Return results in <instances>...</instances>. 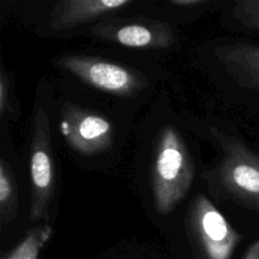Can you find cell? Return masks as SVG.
Returning a JSON list of instances; mask_svg holds the SVG:
<instances>
[{
    "label": "cell",
    "mask_w": 259,
    "mask_h": 259,
    "mask_svg": "<svg viewBox=\"0 0 259 259\" xmlns=\"http://www.w3.org/2000/svg\"><path fill=\"white\" fill-rule=\"evenodd\" d=\"M214 53L238 85L259 91V46L230 43L215 47Z\"/></svg>",
    "instance_id": "9c48e42d"
},
{
    "label": "cell",
    "mask_w": 259,
    "mask_h": 259,
    "mask_svg": "<svg viewBox=\"0 0 259 259\" xmlns=\"http://www.w3.org/2000/svg\"><path fill=\"white\" fill-rule=\"evenodd\" d=\"M187 235L197 259H232L239 233L204 195H197L186 217Z\"/></svg>",
    "instance_id": "3957f363"
},
{
    "label": "cell",
    "mask_w": 259,
    "mask_h": 259,
    "mask_svg": "<svg viewBox=\"0 0 259 259\" xmlns=\"http://www.w3.org/2000/svg\"><path fill=\"white\" fill-rule=\"evenodd\" d=\"M52 227L47 224V222L35 225L28 230L23 239L3 259H38L40 250L52 237Z\"/></svg>",
    "instance_id": "30bf717a"
},
{
    "label": "cell",
    "mask_w": 259,
    "mask_h": 259,
    "mask_svg": "<svg viewBox=\"0 0 259 259\" xmlns=\"http://www.w3.org/2000/svg\"><path fill=\"white\" fill-rule=\"evenodd\" d=\"M18 192L14 174L4 158L0 159V220L4 225L14 222L18 212Z\"/></svg>",
    "instance_id": "8fae6325"
},
{
    "label": "cell",
    "mask_w": 259,
    "mask_h": 259,
    "mask_svg": "<svg viewBox=\"0 0 259 259\" xmlns=\"http://www.w3.org/2000/svg\"><path fill=\"white\" fill-rule=\"evenodd\" d=\"M211 134L223 149V158L211 172V182L223 197L259 211V154L237 137L217 128Z\"/></svg>",
    "instance_id": "7a4b0ae2"
},
{
    "label": "cell",
    "mask_w": 259,
    "mask_h": 259,
    "mask_svg": "<svg viewBox=\"0 0 259 259\" xmlns=\"http://www.w3.org/2000/svg\"><path fill=\"white\" fill-rule=\"evenodd\" d=\"M91 34L106 42L143 50H164L176 43L171 25L143 17L106 18L91 28Z\"/></svg>",
    "instance_id": "52a82bcc"
},
{
    "label": "cell",
    "mask_w": 259,
    "mask_h": 259,
    "mask_svg": "<svg viewBox=\"0 0 259 259\" xmlns=\"http://www.w3.org/2000/svg\"><path fill=\"white\" fill-rule=\"evenodd\" d=\"M243 259H259V240L253 243L248 250L245 252V255Z\"/></svg>",
    "instance_id": "9a60e30c"
},
{
    "label": "cell",
    "mask_w": 259,
    "mask_h": 259,
    "mask_svg": "<svg viewBox=\"0 0 259 259\" xmlns=\"http://www.w3.org/2000/svg\"><path fill=\"white\" fill-rule=\"evenodd\" d=\"M13 110V89L9 75L2 70L0 72V118L4 119Z\"/></svg>",
    "instance_id": "4fadbf2b"
},
{
    "label": "cell",
    "mask_w": 259,
    "mask_h": 259,
    "mask_svg": "<svg viewBox=\"0 0 259 259\" xmlns=\"http://www.w3.org/2000/svg\"><path fill=\"white\" fill-rule=\"evenodd\" d=\"M205 3H206V0H171L169 4L179 8H194L204 5Z\"/></svg>",
    "instance_id": "5bb4252c"
},
{
    "label": "cell",
    "mask_w": 259,
    "mask_h": 259,
    "mask_svg": "<svg viewBox=\"0 0 259 259\" xmlns=\"http://www.w3.org/2000/svg\"><path fill=\"white\" fill-rule=\"evenodd\" d=\"M131 0H62L51 12L53 30H70L131 7Z\"/></svg>",
    "instance_id": "ba28073f"
},
{
    "label": "cell",
    "mask_w": 259,
    "mask_h": 259,
    "mask_svg": "<svg viewBox=\"0 0 259 259\" xmlns=\"http://www.w3.org/2000/svg\"><path fill=\"white\" fill-rule=\"evenodd\" d=\"M29 176L32 185L30 219L33 223L45 219L50 211L56 189L55 159L52 151L50 118L43 108L35 110L33 119Z\"/></svg>",
    "instance_id": "5b68a950"
},
{
    "label": "cell",
    "mask_w": 259,
    "mask_h": 259,
    "mask_svg": "<svg viewBox=\"0 0 259 259\" xmlns=\"http://www.w3.org/2000/svg\"><path fill=\"white\" fill-rule=\"evenodd\" d=\"M53 62L81 82L119 98H134L148 88L143 73L121 63L95 56H61Z\"/></svg>",
    "instance_id": "277c9868"
},
{
    "label": "cell",
    "mask_w": 259,
    "mask_h": 259,
    "mask_svg": "<svg viewBox=\"0 0 259 259\" xmlns=\"http://www.w3.org/2000/svg\"><path fill=\"white\" fill-rule=\"evenodd\" d=\"M233 15L243 27L259 30V0H239L233 7Z\"/></svg>",
    "instance_id": "7c38bea8"
},
{
    "label": "cell",
    "mask_w": 259,
    "mask_h": 259,
    "mask_svg": "<svg viewBox=\"0 0 259 259\" xmlns=\"http://www.w3.org/2000/svg\"><path fill=\"white\" fill-rule=\"evenodd\" d=\"M195 176L194 159L175 126L161 129L151 164V186L159 215L171 214L190 191Z\"/></svg>",
    "instance_id": "6da1fadb"
},
{
    "label": "cell",
    "mask_w": 259,
    "mask_h": 259,
    "mask_svg": "<svg viewBox=\"0 0 259 259\" xmlns=\"http://www.w3.org/2000/svg\"><path fill=\"white\" fill-rule=\"evenodd\" d=\"M60 131L68 146L86 157L106 152L115 138L113 123L105 115L71 103L63 105Z\"/></svg>",
    "instance_id": "8992f818"
}]
</instances>
